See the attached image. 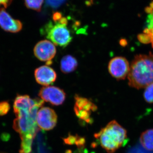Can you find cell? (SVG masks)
I'll list each match as a JSON object with an SVG mask.
<instances>
[{
    "label": "cell",
    "mask_w": 153,
    "mask_h": 153,
    "mask_svg": "<svg viewBox=\"0 0 153 153\" xmlns=\"http://www.w3.org/2000/svg\"><path fill=\"white\" fill-rule=\"evenodd\" d=\"M44 101L39 99H32L28 95H18L14 102L16 118L14 128L20 134L21 144L20 153H30L33 140L38 131L37 113L44 105Z\"/></svg>",
    "instance_id": "1"
},
{
    "label": "cell",
    "mask_w": 153,
    "mask_h": 153,
    "mask_svg": "<svg viewBox=\"0 0 153 153\" xmlns=\"http://www.w3.org/2000/svg\"><path fill=\"white\" fill-rule=\"evenodd\" d=\"M127 77L129 85L137 89L144 88L153 83V54L136 55Z\"/></svg>",
    "instance_id": "2"
},
{
    "label": "cell",
    "mask_w": 153,
    "mask_h": 153,
    "mask_svg": "<svg viewBox=\"0 0 153 153\" xmlns=\"http://www.w3.org/2000/svg\"><path fill=\"white\" fill-rule=\"evenodd\" d=\"M94 137L102 147L110 153L125 146L128 140L127 131L116 120L109 122Z\"/></svg>",
    "instance_id": "3"
},
{
    "label": "cell",
    "mask_w": 153,
    "mask_h": 153,
    "mask_svg": "<svg viewBox=\"0 0 153 153\" xmlns=\"http://www.w3.org/2000/svg\"><path fill=\"white\" fill-rule=\"evenodd\" d=\"M66 26L59 23H56L54 25L50 22L45 25L42 32L53 44L65 47L72 40L71 33Z\"/></svg>",
    "instance_id": "4"
},
{
    "label": "cell",
    "mask_w": 153,
    "mask_h": 153,
    "mask_svg": "<svg viewBox=\"0 0 153 153\" xmlns=\"http://www.w3.org/2000/svg\"><path fill=\"white\" fill-rule=\"evenodd\" d=\"M75 101L74 110L76 116L87 123L92 122L91 116V112L97 109L96 105L88 99L79 95H75Z\"/></svg>",
    "instance_id": "5"
},
{
    "label": "cell",
    "mask_w": 153,
    "mask_h": 153,
    "mask_svg": "<svg viewBox=\"0 0 153 153\" xmlns=\"http://www.w3.org/2000/svg\"><path fill=\"white\" fill-rule=\"evenodd\" d=\"M130 68L128 60L122 56L114 57L109 61L108 70L110 74L118 80L125 79Z\"/></svg>",
    "instance_id": "6"
},
{
    "label": "cell",
    "mask_w": 153,
    "mask_h": 153,
    "mask_svg": "<svg viewBox=\"0 0 153 153\" xmlns=\"http://www.w3.org/2000/svg\"><path fill=\"white\" fill-rule=\"evenodd\" d=\"M57 117L55 111L49 107H42L37 113V123L38 128L45 131L52 130L57 123Z\"/></svg>",
    "instance_id": "7"
},
{
    "label": "cell",
    "mask_w": 153,
    "mask_h": 153,
    "mask_svg": "<svg viewBox=\"0 0 153 153\" xmlns=\"http://www.w3.org/2000/svg\"><path fill=\"white\" fill-rule=\"evenodd\" d=\"M39 96L42 100L53 105H60L66 99V94L62 89L55 86H45L39 91Z\"/></svg>",
    "instance_id": "8"
},
{
    "label": "cell",
    "mask_w": 153,
    "mask_h": 153,
    "mask_svg": "<svg viewBox=\"0 0 153 153\" xmlns=\"http://www.w3.org/2000/svg\"><path fill=\"white\" fill-rule=\"evenodd\" d=\"M34 54L41 61L51 63V60L55 57L56 49L55 45L48 40H43L37 43L34 49Z\"/></svg>",
    "instance_id": "9"
},
{
    "label": "cell",
    "mask_w": 153,
    "mask_h": 153,
    "mask_svg": "<svg viewBox=\"0 0 153 153\" xmlns=\"http://www.w3.org/2000/svg\"><path fill=\"white\" fill-rule=\"evenodd\" d=\"M0 27L6 32L17 33L23 28L21 21L13 19L4 8H0Z\"/></svg>",
    "instance_id": "10"
},
{
    "label": "cell",
    "mask_w": 153,
    "mask_h": 153,
    "mask_svg": "<svg viewBox=\"0 0 153 153\" xmlns=\"http://www.w3.org/2000/svg\"><path fill=\"white\" fill-rule=\"evenodd\" d=\"M35 76L38 83L47 86L55 82L57 78V74L51 67L43 66L36 69Z\"/></svg>",
    "instance_id": "11"
},
{
    "label": "cell",
    "mask_w": 153,
    "mask_h": 153,
    "mask_svg": "<svg viewBox=\"0 0 153 153\" xmlns=\"http://www.w3.org/2000/svg\"><path fill=\"white\" fill-rule=\"evenodd\" d=\"M78 63L73 56L67 55L62 58L60 62V69L64 73H69L74 71L77 68Z\"/></svg>",
    "instance_id": "12"
},
{
    "label": "cell",
    "mask_w": 153,
    "mask_h": 153,
    "mask_svg": "<svg viewBox=\"0 0 153 153\" xmlns=\"http://www.w3.org/2000/svg\"><path fill=\"white\" fill-rule=\"evenodd\" d=\"M140 143L148 151H153V129L147 130L141 134Z\"/></svg>",
    "instance_id": "13"
},
{
    "label": "cell",
    "mask_w": 153,
    "mask_h": 153,
    "mask_svg": "<svg viewBox=\"0 0 153 153\" xmlns=\"http://www.w3.org/2000/svg\"><path fill=\"white\" fill-rule=\"evenodd\" d=\"M146 12L149 14L147 19V27L144 30L143 33H147L151 38V43L153 48V3L150 7L146 8Z\"/></svg>",
    "instance_id": "14"
},
{
    "label": "cell",
    "mask_w": 153,
    "mask_h": 153,
    "mask_svg": "<svg viewBox=\"0 0 153 153\" xmlns=\"http://www.w3.org/2000/svg\"><path fill=\"white\" fill-rule=\"evenodd\" d=\"M44 0H25V6L27 8L39 12L41 11Z\"/></svg>",
    "instance_id": "15"
},
{
    "label": "cell",
    "mask_w": 153,
    "mask_h": 153,
    "mask_svg": "<svg viewBox=\"0 0 153 153\" xmlns=\"http://www.w3.org/2000/svg\"><path fill=\"white\" fill-rule=\"evenodd\" d=\"M143 97L146 102L149 103H153V83L146 88Z\"/></svg>",
    "instance_id": "16"
},
{
    "label": "cell",
    "mask_w": 153,
    "mask_h": 153,
    "mask_svg": "<svg viewBox=\"0 0 153 153\" xmlns=\"http://www.w3.org/2000/svg\"><path fill=\"white\" fill-rule=\"evenodd\" d=\"M126 153H153V152L146 149L140 145H137L128 149Z\"/></svg>",
    "instance_id": "17"
},
{
    "label": "cell",
    "mask_w": 153,
    "mask_h": 153,
    "mask_svg": "<svg viewBox=\"0 0 153 153\" xmlns=\"http://www.w3.org/2000/svg\"><path fill=\"white\" fill-rule=\"evenodd\" d=\"M66 0H46V4L52 8L59 7L66 2Z\"/></svg>",
    "instance_id": "18"
},
{
    "label": "cell",
    "mask_w": 153,
    "mask_h": 153,
    "mask_svg": "<svg viewBox=\"0 0 153 153\" xmlns=\"http://www.w3.org/2000/svg\"><path fill=\"white\" fill-rule=\"evenodd\" d=\"M138 39L140 42L144 44H149L151 43V36L147 33H143L140 34L138 36Z\"/></svg>",
    "instance_id": "19"
},
{
    "label": "cell",
    "mask_w": 153,
    "mask_h": 153,
    "mask_svg": "<svg viewBox=\"0 0 153 153\" xmlns=\"http://www.w3.org/2000/svg\"><path fill=\"white\" fill-rule=\"evenodd\" d=\"M10 105L8 102L4 101L0 102V116L7 114L10 109Z\"/></svg>",
    "instance_id": "20"
},
{
    "label": "cell",
    "mask_w": 153,
    "mask_h": 153,
    "mask_svg": "<svg viewBox=\"0 0 153 153\" xmlns=\"http://www.w3.org/2000/svg\"><path fill=\"white\" fill-rule=\"evenodd\" d=\"M61 13L59 12H55L52 14V18L55 23H57L63 18Z\"/></svg>",
    "instance_id": "21"
},
{
    "label": "cell",
    "mask_w": 153,
    "mask_h": 153,
    "mask_svg": "<svg viewBox=\"0 0 153 153\" xmlns=\"http://www.w3.org/2000/svg\"><path fill=\"white\" fill-rule=\"evenodd\" d=\"M13 0H0V8H7L10 5Z\"/></svg>",
    "instance_id": "22"
},
{
    "label": "cell",
    "mask_w": 153,
    "mask_h": 153,
    "mask_svg": "<svg viewBox=\"0 0 153 153\" xmlns=\"http://www.w3.org/2000/svg\"><path fill=\"white\" fill-rule=\"evenodd\" d=\"M89 1H93L94 0H89Z\"/></svg>",
    "instance_id": "23"
}]
</instances>
